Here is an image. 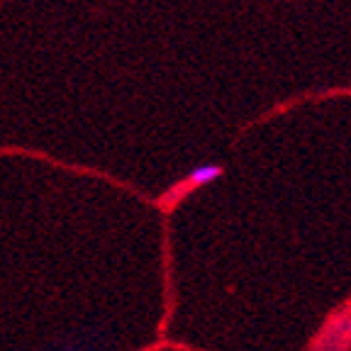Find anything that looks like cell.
<instances>
[{"instance_id": "7a4b0ae2", "label": "cell", "mask_w": 351, "mask_h": 351, "mask_svg": "<svg viewBox=\"0 0 351 351\" xmlns=\"http://www.w3.org/2000/svg\"><path fill=\"white\" fill-rule=\"evenodd\" d=\"M344 329H346V337H351V317L346 319V327Z\"/></svg>"}, {"instance_id": "6da1fadb", "label": "cell", "mask_w": 351, "mask_h": 351, "mask_svg": "<svg viewBox=\"0 0 351 351\" xmlns=\"http://www.w3.org/2000/svg\"><path fill=\"white\" fill-rule=\"evenodd\" d=\"M219 176H222V169L217 164H203V166H195V169L188 173L186 183L191 188H200V186H208V183L217 181Z\"/></svg>"}]
</instances>
